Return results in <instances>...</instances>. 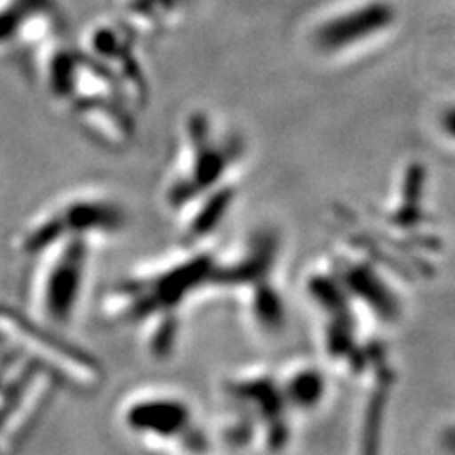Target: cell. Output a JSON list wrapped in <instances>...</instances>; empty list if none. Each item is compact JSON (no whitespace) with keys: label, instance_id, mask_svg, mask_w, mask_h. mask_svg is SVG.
I'll return each mask as SVG.
<instances>
[{"label":"cell","instance_id":"1","mask_svg":"<svg viewBox=\"0 0 455 455\" xmlns=\"http://www.w3.org/2000/svg\"><path fill=\"white\" fill-rule=\"evenodd\" d=\"M88 269L85 237L67 239L50 264L40 287V309L48 323L65 326L73 321L84 292Z\"/></svg>","mask_w":455,"mask_h":455},{"label":"cell","instance_id":"2","mask_svg":"<svg viewBox=\"0 0 455 455\" xmlns=\"http://www.w3.org/2000/svg\"><path fill=\"white\" fill-rule=\"evenodd\" d=\"M124 224V212L108 202H75L63 211L36 224L23 239V249L31 254L42 252L70 237H84L93 232H114Z\"/></svg>","mask_w":455,"mask_h":455},{"label":"cell","instance_id":"3","mask_svg":"<svg viewBox=\"0 0 455 455\" xmlns=\"http://www.w3.org/2000/svg\"><path fill=\"white\" fill-rule=\"evenodd\" d=\"M393 21V10L387 4H368L353 12L341 13L339 18L326 21L317 31V44L326 52L346 50L355 42L378 35L381 28Z\"/></svg>","mask_w":455,"mask_h":455},{"label":"cell","instance_id":"4","mask_svg":"<svg viewBox=\"0 0 455 455\" xmlns=\"http://www.w3.org/2000/svg\"><path fill=\"white\" fill-rule=\"evenodd\" d=\"M0 319H3V323L8 326L10 331H16L25 344H31L36 347L46 346V349H40L38 353L46 355V357L53 363H65L67 372H73V370H78V372H88L90 370L88 357L70 351L73 347L65 346L63 341H57L50 336H38V329H35V326H31L28 323H23L21 317H18V315L12 317V313L0 311Z\"/></svg>","mask_w":455,"mask_h":455},{"label":"cell","instance_id":"5","mask_svg":"<svg viewBox=\"0 0 455 455\" xmlns=\"http://www.w3.org/2000/svg\"><path fill=\"white\" fill-rule=\"evenodd\" d=\"M180 419V411L175 404L169 401H158V398H148V401L135 403L127 410V427L135 433L148 435H169L177 429Z\"/></svg>","mask_w":455,"mask_h":455},{"label":"cell","instance_id":"6","mask_svg":"<svg viewBox=\"0 0 455 455\" xmlns=\"http://www.w3.org/2000/svg\"><path fill=\"white\" fill-rule=\"evenodd\" d=\"M21 21H23L21 12L16 8H8L0 12V42H4L16 35Z\"/></svg>","mask_w":455,"mask_h":455},{"label":"cell","instance_id":"7","mask_svg":"<svg viewBox=\"0 0 455 455\" xmlns=\"http://www.w3.org/2000/svg\"><path fill=\"white\" fill-rule=\"evenodd\" d=\"M443 125H444L446 133H448V135H451V137L455 139V108H450V110L444 114Z\"/></svg>","mask_w":455,"mask_h":455},{"label":"cell","instance_id":"8","mask_svg":"<svg viewBox=\"0 0 455 455\" xmlns=\"http://www.w3.org/2000/svg\"><path fill=\"white\" fill-rule=\"evenodd\" d=\"M150 4H158V6H164V8H173V6H177L180 0H148Z\"/></svg>","mask_w":455,"mask_h":455}]
</instances>
